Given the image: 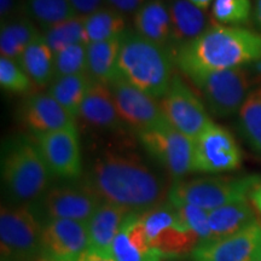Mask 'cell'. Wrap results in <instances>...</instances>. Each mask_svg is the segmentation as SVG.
<instances>
[{"label": "cell", "mask_w": 261, "mask_h": 261, "mask_svg": "<svg viewBox=\"0 0 261 261\" xmlns=\"http://www.w3.org/2000/svg\"><path fill=\"white\" fill-rule=\"evenodd\" d=\"M85 184L102 202L144 213L168 200L167 179L132 150H107L93 159Z\"/></svg>", "instance_id": "cell-1"}, {"label": "cell", "mask_w": 261, "mask_h": 261, "mask_svg": "<svg viewBox=\"0 0 261 261\" xmlns=\"http://www.w3.org/2000/svg\"><path fill=\"white\" fill-rule=\"evenodd\" d=\"M174 63L190 79L210 71L246 67L261 60V34L215 24L172 52Z\"/></svg>", "instance_id": "cell-2"}, {"label": "cell", "mask_w": 261, "mask_h": 261, "mask_svg": "<svg viewBox=\"0 0 261 261\" xmlns=\"http://www.w3.org/2000/svg\"><path fill=\"white\" fill-rule=\"evenodd\" d=\"M52 174L32 135L6 139L2 150V184L8 204H32L52 185Z\"/></svg>", "instance_id": "cell-3"}, {"label": "cell", "mask_w": 261, "mask_h": 261, "mask_svg": "<svg viewBox=\"0 0 261 261\" xmlns=\"http://www.w3.org/2000/svg\"><path fill=\"white\" fill-rule=\"evenodd\" d=\"M174 57L167 47L160 46L135 31L121 35L117 75L149 96L161 99L173 79Z\"/></svg>", "instance_id": "cell-4"}, {"label": "cell", "mask_w": 261, "mask_h": 261, "mask_svg": "<svg viewBox=\"0 0 261 261\" xmlns=\"http://www.w3.org/2000/svg\"><path fill=\"white\" fill-rule=\"evenodd\" d=\"M257 175L238 178L178 179L172 182L168 201L172 204H192L211 212L232 202L246 200L261 184Z\"/></svg>", "instance_id": "cell-5"}, {"label": "cell", "mask_w": 261, "mask_h": 261, "mask_svg": "<svg viewBox=\"0 0 261 261\" xmlns=\"http://www.w3.org/2000/svg\"><path fill=\"white\" fill-rule=\"evenodd\" d=\"M42 253V223L32 204H3L0 260L38 261Z\"/></svg>", "instance_id": "cell-6"}, {"label": "cell", "mask_w": 261, "mask_h": 261, "mask_svg": "<svg viewBox=\"0 0 261 261\" xmlns=\"http://www.w3.org/2000/svg\"><path fill=\"white\" fill-rule=\"evenodd\" d=\"M140 146L174 180L192 173L194 140L189 138L167 120L136 133Z\"/></svg>", "instance_id": "cell-7"}, {"label": "cell", "mask_w": 261, "mask_h": 261, "mask_svg": "<svg viewBox=\"0 0 261 261\" xmlns=\"http://www.w3.org/2000/svg\"><path fill=\"white\" fill-rule=\"evenodd\" d=\"M142 223L151 246L166 260L191 254L201 243L198 237L182 223L175 205L169 201L142 213Z\"/></svg>", "instance_id": "cell-8"}, {"label": "cell", "mask_w": 261, "mask_h": 261, "mask_svg": "<svg viewBox=\"0 0 261 261\" xmlns=\"http://www.w3.org/2000/svg\"><path fill=\"white\" fill-rule=\"evenodd\" d=\"M205 106L215 116L228 117L240 112L254 87L246 67L210 71L191 79Z\"/></svg>", "instance_id": "cell-9"}, {"label": "cell", "mask_w": 261, "mask_h": 261, "mask_svg": "<svg viewBox=\"0 0 261 261\" xmlns=\"http://www.w3.org/2000/svg\"><path fill=\"white\" fill-rule=\"evenodd\" d=\"M102 203L84 181L74 180L54 185L32 203L42 224L50 220H75L86 224Z\"/></svg>", "instance_id": "cell-10"}, {"label": "cell", "mask_w": 261, "mask_h": 261, "mask_svg": "<svg viewBox=\"0 0 261 261\" xmlns=\"http://www.w3.org/2000/svg\"><path fill=\"white\" fill-rule=\"evenodd\" d=\"M242 151L230 130L212 121L194 139L192 171L223 173L237 169Z\"/></svg>", "instance_id": "cell-11"}, {"label": "cell", "mask_w": 261, "mask_h": 261, "mask_svg": "<svg viewBox=\"0 0 261 261\" xmlns=\"http://www.w3.org/2000/svg\"><path fill=\"white\" fill-rule=\"evenodd\" d=\"M160 106L166 120L192 140L212 122L203 100L179 75L173 76Z\"/></svg>", "instance_id": "cell-12"}, {"label": "cell", "mask_w": 261, "mask_h": 261, "mask_svg": "<svg viewBox=\"0 0 261 261\" xmlns=\"http://www.w3.org/2000/svg\"><path fill=\"white\" fill-rule=\"evenodd\" d=\"M54 177L79 180L83 175V155L76 126L33 136Z\"/></svg>", "instance_id": "cell-13"}, {"label": "cell", "mask_w": 261, "mask_h": 261, "mask_svg": "<svg viewBox=\"0 0 261 261\" xmlns=\"http://www.w3.org/2000/svg\"><path fill=\"white\" fill-rule=\"evenodd\" d=\"M123 125L135 132L158 125L166 117L156 98L117 76L109 84Z\"/></svg>", "instance_id": "cell-14"}, {"label": "cell", "mask_w": 261, "mask_h": 261, "mask_svg": "<svg viewBox=\"0 0 261 261\" xmlns=\"http://www.w3.org/2000/svg\"><path fill=\"white\" fill-rule=\"evenodd\" d=\"M89 249L87 225L75 220H50L42 224L41 257L51 261H79Z\"/></svg>", "instance_id": "cell-15"}, {"label": "cell", "mask_w": 261, "mask_h": 261, "mask_svg": "<svg viewBox=\"0 0 261 261\" xmlns=\"http://www.w3.org/2000/svg\"><path fill=\"white\" fill-rule=\"evenodd\" d=\"M261 225L254 223L231 236L200 243L190 254L192 261H256Z\"/></svg>", "instance_id": "cell-16"}, {"label": "cell", "mask_w": 261, "mask_h": 261, "mask_svg": "<svg viewBox=\"0 0 261 261\" xmlns=\"http://www.w3.org/2000/svg\"><path fill=\"white\" fill-rule=\"evenodd\" d=\"M19 123L32 136L76 126V119L71 116L48 93H29L22 100L17 110Z\"/></svg>", "instance_id": "cell-17"}, {"label": "cell", "mask_w": 261, "mask_h": 261, "mask_svg": "<svg viewBox=\"0 0 261 261\" xmlns=\"http://www.w3.org/2000/svg\"><path fill=\"white\" fill-rule=\"evenodd\" d=\"M77 120L90 128L102 132H123L127 128L117 112L109 85L98 81L91 84Z\"/></svg>", "instance_id": "cell-18"}, {"label": "cell", "mask_w": 261, "mask_h": 261, "mask_svg": "<svg viewBox=\"0 0 261 261\" xmlns=\"http://www.w3.org/2000/svg\"><path fill=\"white\" fill-rule=\"evenodd\" d=\"M114 261H165V256L151 246L142 223V214L128 213L112 247Z\"/></svg>", "instance_id": "cell-19"}, {"label": "cell", "mask_w": 261, "mask_h": 261, "mask_svg": "<svg viewBox=\"0 0 261 261\" xmlns=\"http://www.w3.org/2000/svg\"><path fill=\"white\" fill-rule=\"evenodd\" d=\"M130 213L120 205L102 202L87 221L89 248L112 256V247L126 215Z\"/></svg>", "instance_id": "cell-20"}, {"label": "cell", "mask_w": 261, "mask_h": 261, "mask_svg": "<svg viewBox=\"0 0 261 261\" xmlns=\"http://www.w3.org/2000/svg\"><path fill=\"white\" fill-rule=\"evenodd\" d=\"M133 27L142 37L172 51V19L163 0H146L133 15Z\"/></svg>", "instance_id": "cell-21"}, {"label": "cell", "mask_w": 261, "mask_h": 261, "mask_svg": "<svg viewBox=\"0 0 261 261\" xmlns=\"http://www.w3.org/2000/svg\"><path fill=\"white\" fill-rule=\"evenodd\" d=\"M172 19V52L198 38L208 28L203 10L189 0H172L168 5Z\"/></svg>", "instance_id": "cell-22"}, {"label": "cell", "mask_w": 261, "mask_h": 261, "mask_svg": "<svg viewBox=\"0 0 261 261\" xmlns=\"http://www.w3.org/2000/svg\"><path fill=\"white\" fill-rule=\"evenodd\" d=\"M17 62L32 80L34 89L42 90L50 86L55 79V52L44 40L42 35L35 39Z\"/></svg>", "instance_id": "cell-23"}, {"label": "cell", "mask_w": 261, "mask_h": 261, "mask_svg": "<svg viewBox=\"0 0 261 261\" xmlns=\"http://www.w3.org/2000/svg\"><path fill=\"white\" fill-rule=\"evenodd\" d=\"M212 240L231 236L256 223L255 214L246 200L232 202L211 211L208 214Z\"/></svg>", "instance_id": "cell-24"}, {"label": "cell", "mask_w": 261, "mask_h": 261, "mask_svg": "<svg viewBox=\"0 0 261 261\" xmlns=\"http://www.w3.org/2000/svg\"><path fill=\"white\" fill-rule=\"evenodd\" d=\"M121 35L109 40L87 44V75L92 81L109 84L117 75Z\"/></svg>", "instance_id": "cell-25"}, {"label": "cell", "mask_w": 261, "mask_h": 261, "mask_svg": "<svg viewBox=\"0 0 261 261\" xmlns=\"http://www.w3.org/2000/svg\"><path fill=\"white\" fill-rule=\"evenodd\" d=\"M41 35L33 21L27 16L3 22L0 28V54L2 57L17 61L29 45Z\"/></svg>", "instance_id": "cell-26"}, {"label": "cell", "mask_w": 261, "mask_h": 261, "mask_svg": "<svg viewBox=\"0 0 261 261\" xmlns=\"http://www.w3.org/2000/svg\"><path fill=\"white\" fill-rule=\"evenodd\" d=\"M92 84V79L87 74L70 75L57 77L48 86L47 93L77 120L85 97Z\"/></svg>", "instance_id": "cell-27"}, {"label": "cell", "mask_w": 261, "mask_h": 261, "mask_svg": "<svg viewBox=\"0 0 261 261\" xmlns=\"http://www.w3.org/2000/svg\"><path fill=\"white\" fill-rule=\"evenodd\" d=\"M237 114L240 135L261 156V84L250 91Z\"/></svg>", "instance_id": "cell-28"}, {"label": "cell", "mask_w": 261, "mask_h": 261, "mask_svg": "<svg viewBox=\"0 0 261 261\" xmlns=\"http://www.w3.org/2000/svg\"><path fill=\"white\" fill-rule=\"evenodd\" d=\"M87 44L109 40L125 33L126 18L112 8H102L84 17Z\"/></svg>", "instance_id": "cell-29"}, {"label": "cell", "mask_w": 261, "mask_h": 261, "mask_svg": "<svg viewBox=\"0 0 261 261\" xmlns=\"http://www.w3.org/2000/svg\"><path fill=\"white\" fill-rule=\"evenodd\" d=\"M22 8L25 16L44 31L68 19L79 17L69 0H24Z\"/></svg>", "instance_id": "cell-30"}, {"label": "cell", "mask_w": 261, "mask_h": 261, "mask_svg": "<svg viewBox=\"0 0 261 261\" xmlns=\"http://www.w3.org/2000/svg\"><path fill=\"white\" fill-rule=\"evenodd\" d=\"M42 38L54 52L76 44H87L84 17H75L45 29Z\"/></svg>", "instance_id": "cell-31"}, {"label": "cell", "mask_w": 261, "mask_h": 261, "mask_svg": "<svg viewBox=\"0 0 261 261\" xmlns=\"http://www.w3.org/2000/svg\"><path fill=\"white\" fill-rule=\"evenodd\" d=\"M77 74H87V44L71 45L55 52V79Z\"/></svg>", "instance_id": "cell-32"}, {"label": "cell", "mask_w": 261, "mask_h": 261, "mask_svg": "<svg viewBox=\"0 0 261 261\" xmlns=\"http://www.w3.org/2000/svg\"><path fill=\"white\" fill-rule=\"evenodd\" d=\"M0 86L6 92L15 94H29L34 89L18 62L6 57H0Z\"/></svg>", "instance_id": "cell-33"}, {"label": "cell", "mask_w": 261, "mask_h": 261, "mask_svg": "<svg viewBox=\"0 0 261 261\" xmlns=\"http://www.w3.org/2000/svg\"><path fill=\"white\" fill-rule=\"evenodd\" d=\"M250 11V0H214L212 6V16L221 25L247 23Z\"/></svg>", "instance_id": "cell-34"}, {"label": "cell", "mask_w": 261, "mask_h": 261, "mask_svg": "<svg viewBox=\"0 0 261 261\" xmlns=\"http://www.w3.org/2000/svg\"><path fill=\"white\" fill-rule=\"evenodd\" d=\"M175 208H177L182 223L198 237L201 243L212 240L210 218H208L210 212L192 204H177Z\"/></svg>", "instance_id": "cell-35"}, {"label": "cell", "mask_w": 261, "mask_h": 261, "mask_svg": "<svg viewBox=\"0 0 261 261\" xmlns=\"http://www.w3.org/2000/svg\"><path fill=\"white\" fill-rule=\"evenodd\" d=\"M145 2L146 0H106L109 8L116 10L123 16L136 14L145 4Z\"/></svg>", "instance_id": "cell-36"}, {"label": "cell", "mask_w": 261, "mask_h": 261, "mask_svg": "<svg viewBox=\"0 0 261 261\" xmlns=\"http://www.w3.org/2000/svg\"><path fill=\"white\" fill-rule=\"evenodd\" d=\"M106 0H69V3L73 6L79 17H86L97 10L103 8V3Z\"/></svg>", "instance_id": "cell-37"}, {"label": "cell", "mask_w": 261, "mask_h": 261, "mask_svg": "<svg viewBox=\"0 0 261 261\" xmlns=\"http://www.w3.org/2000/svg\"><path fill=\"white\" fill-rule=\"evenodd\" d=\"M18 9L19 0H0V17H2V23L16 17Z\"/></svg>", "instance_id": "cell-38"}, {"label": "cell", "mask_w": 261, "mask_h": 261, "mask_svg": "<svg viewBox=\"0 0 261 261\" xmlns=\"http://www.w3.org/2000/svg\"><path fill=\"white\" fill-rule=\"evenodd\" d=\"M79 261H114V259L112 256L104 255L102 253L96 252L92 248H89L84 253V255L80 257Z\"/></svg>", "instance_id": "cell-39"}, {"label": "cell", "mask_w": 261, "mask_h": 261, "mask_svg": "<svg viewBox=\"0 0 261 261\" xmlns=\"http://www.w3.org/2000/svg\"><path fill=\"white\" fill-rule=\"evenodd\" d=\"M250 198H252L254 205H255L257 210L261 212V184L252 192Z\"/></svg>", "instance_id": "cell-40"}, {"label": "cell", "mask_w": 261, "mask_h": 261, "mask_svg": "<svg viewBox=\"0 0 261 261\" xmlns=\"http://www.w3.org/2000/svg\"><path fill=\"white\" fill-rule=\"evenodd\" d=\"M254 17L259 27L261 28V0H255V8H254Z\"/></svg>", "instance_id": "cell-41"}, {"label": "cell", "mask_w": 261, "mask_h": 261, "mask_svg": "<svg viewBox=\"0 0 261 261\" xmlns=\"http://www.w3.org/2000/svg\"><path fill=\"white\" fill-rule=\"evenodd\" d=\"M189 2L192 3V4L200 8L201 10H205L211 5L212 0H189Z\"/></svg>", "instance_id": "cell-42"}, {"label": "cell", "mask_w": 261, "mask_h": 261, "mask_svg": "<svg viewBox=\"0 0 261 261\" xmlns=\"http://www.w3.org/2000/svg\"><path fill=\"white\" fill-rule=\"evenodd\" d=\"M257 261H261V244H260V249H259V254H257Z\"/></svg>", "instance_id": "cell-43"}, {"label": "cell", "mask_w": 261, "mask_h": 261, "mask_svg": "<svg viewBox=\"0 0 261 261\" xmlns=\"http://www.w3.org/2000/svg\"><path fill=\"white\" fill-rule=\"evenodd\" d=\"M38 261H51V260H48V259H45V257H40V259H39Z\"/></svg>", "instance_id": "cell-44"}, {"label": "cell", "mask_w": 261, "mask_h": 261, "mask_svg": "<svg viewBox=\"0 0 261 261\" xmlns=\"http://www.w3.org/2000/svg\"><path fill=\"white\" fill-rule=\"evenodd\" d=\"M256 261H257V260H256Z\"/></svg>", "instance_id": "cell-45"}]
</instances>
